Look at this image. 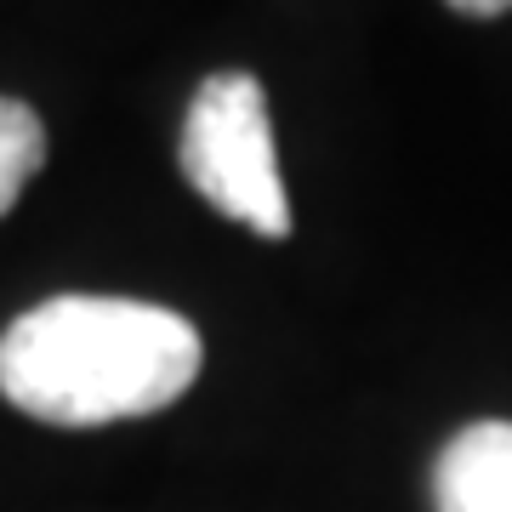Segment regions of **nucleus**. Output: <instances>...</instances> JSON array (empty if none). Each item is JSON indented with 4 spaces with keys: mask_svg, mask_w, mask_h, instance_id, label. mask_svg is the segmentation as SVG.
Segmentation results:
<instances>
[{
    "mask_svg": "<svg viewBox=\"0 0 512 512\" xmlns=\"http://www.w3.org/2000/svg\"><path fill=\"white\" fill-rule=\"evenodd\" d=\"M200 330L131 296H52L0 330V393L46 427H109L183 399Z\"/></svg>",
    "mask_w": 512,
    "mask_h": 512,
    "instance_id": "1",
    "label": "nucleus"
},
{
    "mask_svg": "<svg viewBox=\"0 0 512 512\" xmlns=\"http://www.w3.org/2000/svg\"><path fill=\"white\" fill-rule=\"evenodd\" d=\"M177 165H183L188 188L205 205H217L222 217L245 222L262 239L291 234V194H285V177H279L268 97H262L256 74L222 69L211 80H200L183 120Z\"/></svg>",
    "mask_w": 512,
    "mask_h": 512,
    "instance_id": "2",
    "label": "nucleus"
},
{
    "mask_svg": "<svg viewBox=\"0 0 512 512\" xmlns=\"http://www.w3.org/2000/svg\"><path fill=\"white\" fill-rule=\"evenodd\" d=\"M439 512H512V421H473L433 467Z\"/></svg>",
    "mask_w": 512,
    "mask_h": 512,
    "instance_id": "3",
    "label": "nucleus"
},
{
    "mask_svg": "<svg viewBox=\"0 0 512 512\" xmlns=\"http://www.w3.org/2000/svg\"><path fill=\"white\" fill-rule=\"evenodd\" d=\"M40 165H46V126L18 97H0V217L18 205Z\"/></svg>",
    "mask_w": 512,
    "mask_h": 512,
    "instance_id": "4",
    "label": "nucleus"
},
{
    "mask_svg": "<svg viewBox=\"0 0 512 512\" xmlns=\"http://www.w3.org/2000/svg\"><path fill=\"white\" fill-rule=\"evenodd\" d=\"M461 18H501V12H512V0H450Z\"/></svg>",
    "mask_w": 512,
    "mask_h": 512,
    "instance_id": "5",
    "label": "nucleus"
}]
</instances>
